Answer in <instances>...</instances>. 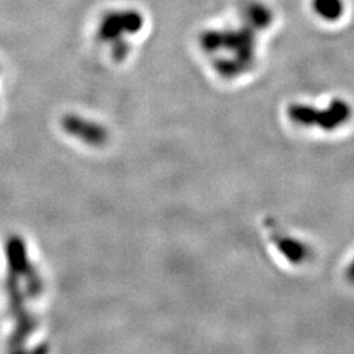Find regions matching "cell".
<instances>
[{
  "instance_id": "6da1fadb",
  "label": "cell",
  "mask_w": 354,
  "mask_h": 354,
  "mask_svg": "<svg viewBox=\"0 0 354 354\" xmlns=\"http://www.w3.org/2000/svg\"><path fill=\"white\" fill-rule=\"evenodd\" d=\"M286 112L292 124L320 127L323 130L339 129L352 117L351 105L342 99H335L324 109H317L306 104H292L289 105Z\"/></svg>"
},
{
  "instance_id": "7a4b0ae2",
  "label": "cell",
  "mask_w": 354,
  "mask_h": 354,
  "mask_svg": "<svg viewBox=\"0 0 354 354\" xmlns=\"http://www.w3.org/2000/svg\"><path fill=\"white\" fill-rule=\"evenodd\" d=\"M264 227L269 241L281 257L290 266H301L314 259V248L307 241L289 232L273 216H266Z\"/></svg>"
},
{
  "instance_id": "3957f363",
  "label": "cell",
  "mask_w": 354,
  "mask_h": 354,
  "mask_svg": "<svg viewBox=\"0 0 354 354\" xmlns=\"http://www.w3.org/2000/svg\"><path fill=\"white\" fill-rule=\"evenodd\" d=\"M313 11L327 23H336L345 12L344 0H313Z\"/></svg>"
},
{
  "instance_id": "277c9868",
  "label": "cell",
  "mask_w": 354,
  "mask_h": 354,
  "mask_svg": "<svg viewBox=\"0 0 354 354\" xmlns=\"http://www.w3.org/2000/svg\"><path fill=\"white\" fill-rule=\"evenodd\" d=\"M344 277L345 279L354 286V256L353 259L349 261V264L345 268V272H344Z\"/></svg>"
}]
</instances>
